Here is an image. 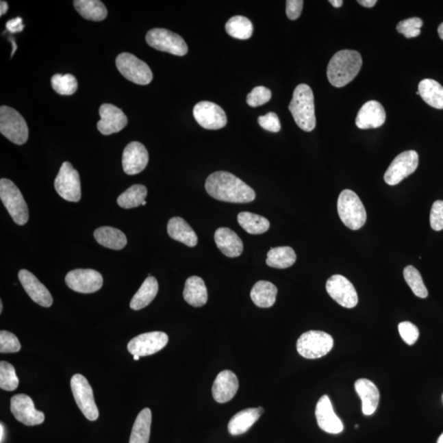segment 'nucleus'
Segmentation results:
<instances>
[{
  "instance_id": "obj_33",
  "label": "nucleus",
  "mask_w": 443,
  "mask_h": 443,
  "mask_svg": "<svg viewBox=\"0 0 443 443\" xmlns=\"http://www.w3.org/2000/svg\"><path fill=\"white\" fill-rule=\"evenodd\" d=\"M419 93L429 105L443 110V86L433 79H425L419 84Z\"/></svg>"
},
{
  "instance_id": "obj_3",
  "label": "nucleus",
  "mask_w": 443,
  "mask_h": 443,
  "mask_svg": "<svg viewBox=\"0 0 443 443\" xmlns=\"http://www.w3.org/2000/svg\"><path fill=\"white\" fill-rule=\"evenodd\" d=\"M288 109L301 129L312 131L316 128L314 94L308 85L300 84L296 86Z\"/></svg>"
},
{
  "instance_id": "obj_21",
  "label": "nucleus",
  "mask_w": 443,
  "mask_h": 443,
  "mask_svg": "<svg viewBox=\"0 0 443 443\" xmlns=\"http://www.w3.org/2000/svg\"><path fill=\"white\" fill-rule=\"evenodd\" d=\"M18 279L25 291L33 301L43 307H51L53 304V297L51 292L33 273L27 269H21L18 273Z\"/></svg>"
},
{
  "instance_id": "obj_2",
  "label": "nucleus",
  "mask_w": 443,
  "mask_h": 443,
  "mask_svg": "<svg viewBox=\"0 0 443 443\" xmlns=\"http://www.w3.org/2000/svg\"><path fill=\"white\" fill-rule=\"evenodd\" d=\"M362 67V58L360 53L344 49L335 53L331 59L327 68V77L331 85L341 88L355 79Z\"/></svg>"
},
{
  "instance_id": "obj_15",
  "label": "nucleus",
  "mask_w": 443,
  "mask_h": 443,
  "mask_svg": "<svg viewBox=\"0 0 443 443\" xmlns=\"http://www.w3.org/2000/svg\"><path fill=\"white\" fill-rule=\"evenodd\" d=\"M193 114L197 122L205 129L218 130L227 125L225 110L213 102H199L194 107Z\"/></svg>"
},
{
  "instance_id": "obj_7",
  "label": "nucleus",
  "mask_w": 443,
  "mask_h": 443,
  "mask_svg": "<svg viewBox=\"0 0 443 443\" xmlns=\"http://www.w3.org/2000/svg\"><path fill=\"white\" fill-rule=\"evenodd\" d=\"M0 132L10 142L23 144L27 142L28 126L18 111L8 106L0 107Z\"/></svg>"
},
{
  "instance_id": "obj_14",
  "label": "nucleus",
  "mask_w": 443,
  "mask_h": 443,
  "mask_svg": "<svg viewBox=\"0 0 443 443\" xmlns=\"http://www.w3.org/2000/svg\"><path fill=\"white\" fill-rule=\"evenodd\" d=\"M326 290L338 304L347 309L358 304V295L353 283L342 275H333L327 281Z\"/></svg>"
},
{
  "instance_id": "obj_41",
  "label": "nucleus",
  "mask_w": 443,
  "mask_h": 443,
  "mask_svg": "<svg viewBox=\"0 0 443 443\" xmlns=\"http://www.w3.org/2000/svg\"><path fill=\"white\" fill-rule=\"evenodd\" d=\"M19 380L15 368L6 362L0 363V388L4 391H14L18 387Z\"/></svg>"
},
{
  "instance_id": "obj_5",
  "label": "nucleus",
  "mask_w": 443,
  "mask_h": 443,
  "mask_svg": "<svg viewBox=\"0 0 443 443\" xmlns=\"http://www.w3.org/2000/svg\"><path fill=\"white\" fill-rule=\"evenodd\" d=\"M0 198L16 225H24L28 221L29 211L22 192L14 182L6 178L0 180Z\"/></svg>"
},
{
  "instance_id": "obj_22",
  "label": "nucleus",
  "mask_w": 443,
  "mask_h": 443,
  "mask_svg": "<svg viewBox=\"0 0 443 443\" xmlns=\"http://www.w3.org/2000/svg\"><path fill=\"white\" fill-rule=\"evenodd\" d=\"M386 120V112L378 101H368L362 107L355 118V125L359 129H371L383 125Z\"/></svg>"
},
{
  "instance_id": "obj_4",
  "label": "nucleus",
  "mask_w": 443,
  "mask_h": 443,
  "mask_svg": "<svg viewBox=\"0 0 443 443\" xmlns=\"http://www.w3.org/2000/svg\"><path fill=\"white\" fill-rule=\"evenodd\" d=\"M338 211L341 220L351 230L362 229L366 222V210L353 190H342L338 197Z\"/></svg>"
},
{
  "instance_id": "obj_17",
  "label": "nucleus",
  "mask_w": 443,
  "mask_h": 443,
  "mask_svg": "<svg viewBox=\"0 0 443 443\" xmlns=\"http://www.w3.org/2000/svg\"><path fill=\"white\" fill-rule=\"evenodd\" d=\"M11 412L15 419L27 426L44 423L43 412L37 411L30 396L25 394L15 395L11 399Z\"/></svg>"
},
{
  "instance_id": "obj_57",
  "label": "nucleus",
  "mask_w": 443,
  "mask_h": 443,
  "mask_svg": "<svg viewBox=\"0 0 443 443\" xmlns=\"http://www.w3.org/2000/svg\"><path fill=\"white\" fill-rule=\"evenodd\" d=\"M134 360H139V359H140V356H138V355H134Z\"/></svg>"
},
{
  "instance_id": "obj_40",
  "label": "nucleus",
  "mask_w": 443,
  "mask_h": 443,
  "mask_svg": "<svg viewBox=\"0 0 443 443\" xmlns=\"http://www.w3.org/2000/svg\"><path fill=\"white\" fill-rule=\"evenodd\" d=\"M51 86L58 94L71 95L77 90V81L71 74H55L51 78Z\"/></svg>"
},
{
  "instance_id": "obj_28",
  "label": "nucleus",
  "mask_w": 443,
  "mask_h": 443,
  "mask_svg": "<svg viewBox=\"0 0 443 443\" xmlns=\"http://www.w3.org/2000/svg\"><path fill=\"white\" fill-rule=\"evenodd\" d=\"M183 297L185 301L194 307L205 305L208 301V292L204 280L197 276H192L186 279Z\"/></svg>"
},
{
  "instance_id": "obj_20",
  "label": "nucleus",
  "mask_w": 443,
  "mask_h": 443,
  "mask_svg": "<svg viewBox=\"0 0 443 443\" xmlns=\"http://www.w3.org/2000/svg\"><path fill=\"white\" fill-rule=\"evenodd\" d=\"M316 416L318 427L322 431L331 434H338L343 431L344 426L335 414L332 403L327 395L318 400L316 409Z\"/></svg>"
},
{
  "instance_id": "obj_42",
  "label": "nucleus",
  "mask_w": 443,
  "mask_h": 443,
  "mask_svg": "<svg viewBox=\"0 0 443 443\" xmlns=\"http://www.w3.org/2000/svg\"><path fill=\"white\" fill-rule=\"evenodd\" d=\"M423 26V21L420 18H411L401 21L396 26V30L405 38H414L420 35V28Z\"/></svg>"
},
{
  "instance_id": "obj_32",
  "label": "nucleus",
  "mask_w": 443,
  "mask_h": 443,
  "mask_svg": "<svg viewBox=\"0 0 443 443\" xmlns=\"http://www.w3.org/2000/svg\"><path fill=\"white\" fill-rule=\"evenodd\" d=\"M73 3L78 14L86 20L101 22L107 15L105 4L99 0H76Z\"/></svg>"
},
{
  "instance_id": "obj_23",
  "label": "nucleus",
  "mask_w": 443,
  "mask_h": 443,
  "mask_svg": "<svg viewBox=\"0 0 443 443\" xmlns=\"http://www.w3.org/2000/svg\"><path fill=\"white\" fill-rule=\"evenodd\" d=\"M239 382L237 375L230 370L219 372L212 388L214 399L218 403H226L237 394Z\"/></svg>"
},
{
  "instance_id": "obj_36",
  "label": "nucleus",
  "mask_w": 443,
  "mask_h": 443,
  "mask_svg": "<svg viewBox=\"0 0 443 443\" xmlns=\"http://www.w3.org/2000/svg\"><path fill=\"white\" fill-rule=\"evenodd\" d=\"M238 221L240 226L250 234H263L266 233L270 227V223L266 218L250 212L240 213Z\"/></svg>"
},
{
  "instance_id": "obj_52",
  "label": "nucleus",
  "mask_w": 443,
  "mask_h": 443,
  "mask_svg": "<svg viewBox=\"0 0 443 443\" xmlns=\"http://www.w3.org/2000/svg\"><path fill=\"white\" fill-rule=\"evenodd\" d=\"M4 438H5V428H4V425L1 423V425H0V442H1V443L3 442Z\"/></svg>"
},
{
  "instance_id": "obj_24",
  "label": "nucleus",
  "mask_w": 443,
  "mask_h": 443,
  "mask_svg": "<svg viewBox=\"0 0 443 443\" xmlns=\"http://www.w3.org/2000/svg\"><path fill=\"white\" fill-rule=\"evenodd\" d=\"M214 241L218 249L227 257H238L242 253L243 243L241 238L229 227H219L215 231Z\"/></svg>"
},
{
  "instance_id": "obj_8",
  "label": "nucleus",
  "mask_w": 443,
  "mask_h": 443,
  "mask_svg": "<svg viewBox=\"0 0 443 443\" xmlns=\"http://www.w3.org/2000/svg\"><path fill=\"white\" fill-rule=\"evenodd\" d=\"M116 66L126 79L135 84L148 85L153 79L150 67L131 53H120L116 59Z\"/></svg>"
},
{
  "instance_id": "obj_27",
  "label": "nucleus",
  "mask_w": 443,
  "mask_h": 443,
  "mask_svg": "<svg viewBox=\"0 0 443 443\" xmlns=\"http://www.w3.org/2000/svg\"><path fill=\"white\" fill-rule=\"evenodd\" d=\"M168 233L169 237L175 241L185 244L189 247L197 245L198 238L192 227L180 217L172 218L168 223Z\"/></svg>"
},
{
  "instance_id": "obj_51",
  "label": "nucleus",
  "mask_w": 443,
  "mask_h": 443,
  "mask_svg": "<svg viewBox=\"0 0 443 443\" xmlns=\"http://www.w3.org/2000/svg\"><path fill=\"white\" fill-rule=\"evenodd\" d=\"M8 10V5L7 2L1 1L0 2V16L5 14Z\"/></svg>"
},
{
  "instance_id": "obj_18",
  "label": "nucleus",
  "mask_w": 443,
  "mask_h": 443,
  "mask_svg": "<svg viewBox=\"0 0 443 443\" xmlns=\"http://www.w3.org/2000/svg\"><path fill=\"white\" fill-rule=\"evenodd\" d=\"M101 120L97 123L99 132L105 136L117 134L127 126L128 120L125 114L111 103H103L99 107Z\"/></svg>"
},
{
  "instance_id": "obj_53",
  "label": "nucleus",
  "mask_w": 443,
  "mask_h": 443,
  "mask_svg": "<svg viewBox=\"0 0 443 443\" xmlns=\"http://www.w3.org/2000/svg\"><path fill=\"white\" fill-rule=\"evenodd\" d=\"M329 3L335 8H340L342 6V0H329Z\"/></svg>"
},
{
  "instance_id": "obj_11",
  "label": "nucleus",
  "mask_w": 443,
  "mask_h": 443,
  "mask_svg": "<svg viewBox=\"0 0 443 443\" xmlns=\"http://www.w3.org/2000/svg\"><path fill=\"white\" fill-rule=\"evenodd\" d=\"M71 388L74 399L86 419L97 420L99 418V409L88 379L79 374L74 375L71 379Z\"/></svg>"
},
{
  "instance_id": "obj_49",
  "label": "nucleus",
  "mask_w": 443,
  "mask_h": 443,
  "mask_svg": "<svg viewBox=\"0 0 443 443\" xmlns=\"http://www.w3.org/2000/svg\"><path fill=\"white\" fill-rule=\"evenodd\" d=\"M7 30L11 33H18L23 31L24 24L22 18H16L8 21L6 23Z\"/></svg>"
},
{
  "instance_id": "obj_19",
  "label": "nucleus",
  "mask_w": 443,
  "mask_h": 443,
  "mask_svg": "<svg viewBox=\"0 0 443 443\" xmlns=\"http://www.w3.org/2000/svg\"><path fill=\"white\" fill-rule=\"evenodd\" d=\"M149 163V153L143 144L132 142L123 151V171L127 175H136L142 173Z\"/></svg>"
},
{
  "instance_id": "obj_38",
  "label": "nucleus",
  "mask_w": 443,
  "mask_h": 443,
  "mask_svg": "<svg viewBox=\"0 0 443 443\" xmlns=\"http://www.w3.org/2000/svg\"><path fill=\"white\" fill-rule=\"evenodd\" d=\"M147 189L143 185L136 184L131 186L126 192H124L118 198V205L123 209H134L146 201Z\"/></svg>"
},
{
  "instance_id": "obj_44",
  "label": "nucleus",
  "mask_w": 443,
  "mask_h": 443,
  "mask_svg": "<svg viewBox=\"0 0 443 443\" xmlns=\"http://www.w3.org/2000/svg\"><path fill=\"white\" fill-rule=\"evenodd\" d=\"M272 97V92L264 86H257L251 90V92L248 94L246 101L248 105L251 107H259L264 105L270 101Z\"/></svg>"
},
{
  "instance_id": "obj_56",
  "label": "nucleus",
  "mask_w": 443,
  "mask_h": 443,
  "mask_svg": "<svg viewBox=\"0 0 443 443\" xmlns=\"http://www.w3.org/2000/svg\"><path fill=\"white\" fill-rule=\"evenodd\" d=\"M3 312V303L2 301L0 302V313Z\"/></svg>"
},
{
  "instance_id": "obj_30",
  "label": "nucleus",
  "mask_w": 443,
  "mask_h": 443,
  "mask_svg": "<svg viewBox=\"0 0 443 443\" xmlns=\"http://www.w3.org/2000/svg\"><path fill=\"white\" fill-rule=\"evenodd\" d=\"M159 291V283L155 277L149 276L140 288L138 292L132 297L130 307L134 310L146 308L157 296Z\"/></svg>"
},
{
  "instance_id": "obj_13",
  "label": "nucleus",
  "mask_w": 443,
  "mask_h": 443,
  "mask_svg": "<svg viewBox=\"0 0 443 443\" xmlns=\"http://www.w3.org/2000/svg\"><path fill=\"white\" fill-rule=\"evenodd\" d=\"M65 281L70 289L84 294L99 291L103 283L101 273L90 268H77L70 271L66 275Z\"/></svg>"
},
{
  "instance_id": "obj_48",
  "label": "nucleus",
  "mask_w": 443,
  "mask_h": 443,
  "mask_svg": "<svg viewBox=\"0 0 443 443\" xmlns=\"http://www.w3.org/2000/svg\"><path fill=\"white\" fill-rule=\"evenodd\" d=\"M304 1L302 0H288L286 2V14L290 20H296L300 18V16L303 10Z\"/></svg>"
},
{
  "instance_id": "obj_43",
  "label": "nucleus",
  "mask_w": 443,
  "mask_h": 443,
  "mask_svg": "<svg viewBox=\"0 0 443 443\" xmlns=\"http://www.w3.org/2000/svg\"><path fill=\"white\" fill-rule=\"evenodd\" d=\"M21 350L18 338L8 331L0 332V353H16Z\"/></svg>"
},
{
  "instance_id": "obj_50",
  "label": "nucleus",
  "mask_w": 443,
  "mask_h": 443,
  "mask_svg": "<svg viewBox=\"0 0 443 443\" xmlns=\"http://www.w3.org/2000/svg\"><path fill=\"white\" fill-rule=\"evenodd\" d=\"M357 2L362 6H364L366 8H372L375 6V4L377 3V0H359V1Z\"/></svg>"
},
{
  "instance_id": "obj_47",
  "label": "nucleus",
  "mask_w": 443,
  "mask_h": 443,
  "mask_svg": "<svg viewBox=\"0 0 443 443\" xmlns=\"http://www.w3.org/2000/svg\"><path fill=\"white\" fill-rule=\"evenodd\" d=\"M260 126L264 130L271 132H279L281 130V123L279 117L275 113H268L258 118Z\"/></svg>"
},
{
  "instance_id": "obj_35",
  "label": "nucleus",
  "mask_w": 443,
  "mask_h": 443,
  "mask_svg": "<svg viewBox=\"0 0 443 443\" xmlns=\"http://www.w3.org/2000/svg\"><path fill=\"white\" fill-rule=\"evenodd\" d=\"M296 255L290 246L272 248L268 252L266 264L275 268H288L296 263Z\"/></svg>"
},
{
  "instance_id": "obj_1",
  "label": "nucleus",
  "mask_w": 443,
  "mask_h": 443,
  "mask_svg": "<svg viewBox=\"0 0 443 443\" xmlns=\"http://www.w3.org/2000/svg\"><path fill=\"white\" fill-rule=\"evenodd\" d=\"M205 190L211 197L218 201L250 203L255 199V192L238 177L230 173L218 171L210 175L205 181Z\"/></svg>"
},
{
  "instance_id": "obj_26",
  "label": "nucleus",
  "mask_w": 443,
  "mask_h": 443,
  "mask_svg": "<svg viewBox=\"0 0 443 443\" xmlns=\"http://www.w3.org/2000/svg\"><path fill=\"white\" fill-rule=\"evenodd\" d=\"M262 407L243 409L231 418L227 429L231 435L238 436L245 433L255 424L262 416Z\"/></svg>"
},
{
  "instance_id": "obj_9",
  "label": "nucleus",
  "mask_w": 443,
  "mask_h": 443,
  "mask_svg": "<svg viewBox=\"0 0 443 443\" xmlns=\"http://www.w3.org/2000/svg\"><path fill=\"white\" fill-rule=\"evenodd\" d=\"M147 42L157 51L184 56L188 52V45L181 36L164 28L152 29L147 33Z\"/></svg>"
},
{
  "instance_id": "obj_16",
  "label": "nucleus",
  "mask_w": 443,
  "mask_h": 443,
  "mask_svg": "<svg viewBox=\"0 0 443 443\" xmlns=\"http://www.w3.org/2000/svg\"><path fill=\"white\" fill-rule=\"evenodd\" d=\"M168 337L163 332H151L140 334L128 343L127 350L131 355L142 356L159 353L168 344Z\"/></svg>"
},
{
  "instance_id": "obj_29",
  "label": "nucleus",
  "mask_w": 443,
  "mask_h": 443,
  "mask_svg": "<svg viewBox=\"0 0 443 443\" xmlns=\"http://www.w3.org/2000/svg\"><path fill=\"white\" fill-rule=\"evenodd\" d=\"M94 238L101 246L112 250H122L127 243L125 234L112 227H99L94 231Z\"/></svg>"
},
{
  "instance_id": "obj_37",
  "label": "nucleus",
  "mask_w": 443,
  "mask_h": 443,
  "mask_svg": "<svg viewBox=\"0 0 443 443\" xmlns=\"http://www.w3.org/2000/svg\"><path fill=\"white\" fill-rule=\"evenodd\" d=\"M227 34L239 40L250 39L253 34V24L249 19L243 16H235L226 23Z\"/></svg>"
},
{
  "instance_id": "obj_34",
  "label": "nucleus",
  "mask_w": 443,
  "mask_h": 443,
  "mask_svg": "<svg viewBox=\"0 0 443 443\" xmlns=\"http://www.w3.org/2000/svg\"><path fill=\"white\" fill-rule=\"evenodd\" d=\"M152 414L149 408L139 413L131 433L129 443H148L150 440Z\"/></svg>"
},
{
  "instance_id": "obj_12",
  "label": "nucleus",
  "mask_w": 443,
  "mask_h": 443,
  "mask_svg": "<svg viewBox=\"0 0 443 443\" xmlns=\"http://www.w3.org/2000/svg\"><path fill=\"white\" fill-rule=\"evenodd\" d=\"M419 165V155L415 151H407L397 155L385 173L384 180L390 186L399 184L412 175Z\"/></svg>"
},
{
  "instance_id": "obj_6",
  "label": "nucleus",
  "mask_w": 443,
  "mask_h": 443,
  "mask_svg": "<svg viewBox=\"0 0 443 443\" xmlns=\"http://www.w3.org/2000/svg\"><path fill=\"white\" fill-rule=\"evenodd\" d=\"M333 344V338L329 333L322 331H309L298 339L296 349L304 358L314 359L329 353Z\"/></svg>"
},
{
  "instance_id": "obj_55",
  "label": "nucleus",
  "mask_w": 443,
  "mask_h": 443,
  "mask_svg": "<svg viewBox=\"0 0 443 443\" xmlns=\"http://www.w3.org/2000/svg\"><path fill=\"white\" fill-rule=\"evenodd\" d=\"M438 443H443V433H442V435L438 438Z\"/></svg>"
},
{
  "instance_id": "obj_54",
  "label": "nucleus",
  "mask_w": 443,
  "mask_h": 443,
  "mask_svg": "<svg viewBox=\"0 0 443 443\" xmlns=\"http://www.w3.org/2000/svg\"><path fill=\"white\" fill-rule=\"evenodd\" d=\"M438 32L440 38L443 40V23L440 25V27H438Z\"/></svg>"
},
{
  "instance_id": "obj_45",
  "label": "nucleus",
  "mask_w": 443,
  "mask_h": 443,
  "mask_svg": "<svg viewBox=\"0 0 443 443\" xmlns=\"http://www.w3.org/2000/svg\"><path fill=\"white\" fill-rule=\"evenodd\" d=\"M399 333L403 341L407 344H415L420 337V331L417 327L411 322L405 321L398 325Z\"/></svg>"
},
{
  "instance_id": "obj_46",
  "label": "nucleus",
  "mask_w": 443,
  "mask_h": 443,
  "mask_svg": "<svg viewBox=\"0 0 443 443\" xmlns=\"http://www.w3.org/2000/svg\"><path fill=\"white\" fill-rule=\"evenodd\" d=\"M430 225L434 231L443 229V201H437L433 203L430 212Z\"/></svg>"
},
{
  "instance_id": "obj_25",
  "label": "nucleus",
  "mask_w": 443,
  "mask_h": 443,
  "mask_svg": "<svg viewBox=\"0 0 443 443\" xmlns=\"http://www.w3.org/2000/svg\"><path fill=\"white\" fill-rule=\"evenodd\" d=\"M356 392L362 401L364 416H371L376 412L379 403L380 393L376 385L366 379H360L355 383Z\"/></svg>"
},
{
  "instance_id": "obj_58",
  "label": "nucleus",
  "mask_w": 443,
  "mask_h": 443,
  "mask_svg": "<svg viewBox=\"0 0 443 443\" xmlns=\"http://www.w3.org/2000/svg\"><path fill=\"white\" fill-rule=\"evenodd\" d=\"M147 205V201H144L142 203V205Z\"/></svg>"
},
{
  "instance_id": "obj_39",
  "label": "nucleus",
  "mask_w": 443,
  "mask_h": 443,
  "mask_svg": "<svg viewBox=\"0 0 443 443\" xmlns=\"http://www.w3.org/2000/svg\"><path fill=\"white\" fill-rule=\"evenodd\" d=\"M405 281L411 288L415 295L420 298H426L429 295L420 273L412 266L405 267L403 272Z\"/></svg>"
},
{
  "instance_id": "obj_31",
  "label": "nucleus",
  "mask_w": 443,
  "mask_h": 443,
  "mask_svg": "<svg viewBox=\"0 0 443 443\" xmlns=\"http://www.w3.org/2000/svg\"><path fill=\"white\" fill-rule=\"evenodd\" d=\"M277 288L270 281H259L252 288L251 297L255 305L260 308H269L275 305Z\"/></svg>"
},
{
  "instance_id": "obj_10",
  "label": "nucleus",
  "mask_w": 443,
  "mask_h": 443,
  "mask_svg": "<svg viewBox=\"0 0 443 443\" xmlns=\"http://www.w3.org/2000/svg\"><path fill=\"white\" fill-rule=\"evenodd\" d=\"M55 188L58 194L69 202H78L81 197L79 173L73 167L71 163L62 164L55 178Z\"/></svg>"
}]
</instances>
